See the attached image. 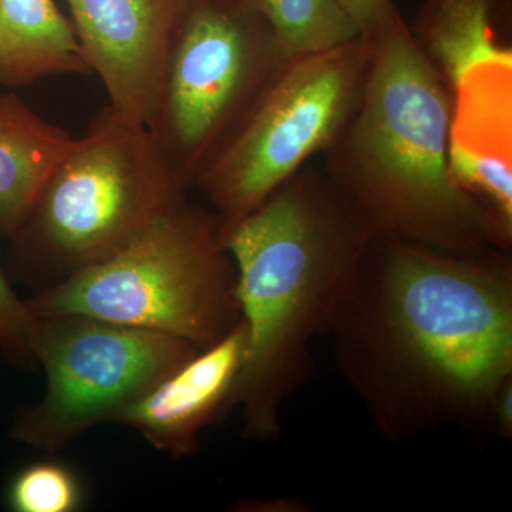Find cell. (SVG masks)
Wrapping results in <instances>:
<instances>
[{"instance_id": "6da1fadb", "label": "cell", "mask_w": 512, "mask_h": 512, "mask_svg": "<svg viewBox=\"0 0 512 512\" xmlns=\"http://www.w3.org/2000/svg\"><path fill=\"white\" fill-rule=\"evenodd\" d=\"M329 335L340 373L384 439L488 429L512 377L510 254L376 237Z\"/></svg>"}, {"instance_id": "7a4b0ae2", "label": "cell", "mask_w": 512, "mask_h": 512, "mask_svg": "<svg viewBox=\"0 0 512 512\" xmlns=\"http://www.w3.org/2000/svg\"><path fill=\"white\" fill-rule=\"evenodd\" d=\"M376 237L325 171L311 163L247 217L221 228L248 333L228 402V413H241L245 439L269 443L281 436L282 407L315 370L311 343L329 335Z\"/></svg>"}, {"instance_id": "3957f363", "label": "cell", "mask_w": 512, "mask_h": 512, "mask_svg": "<svg viewBox=\"0 0 512 512\" xmlns=\"http://www.w3.org/2000/svg\"><path fill=\"white\" fill-rule=\"evenodd\" d=\"M367 37L362 97L322 154V170L377 237L458 255L495 249L483 211L448 171L450 87L400 13Z\"/></svg>"}, {"instance_id": "277c9868", "label": "cell", "mask_w": 512, "mask_h": 512, "mask_svg": "<svg viewBox=\"0 0 512 512\" xmlns=\"http://www.w3.org/2000/svg\"><path fill=\"white\" fill-rule=\"evenodd\" d=\"M33 316H92L214 345L241 320L214 212L181 198L126 247L25 299Z\"/></svg>"}, {"instance_id": "5b68a950", "label": "cell", "mask_w": 512, "mask_h": 512, "mask_svg": "<svg viewBox=\"0 0 512 512\" xmlns=\"http://www.w3.org/2000/svg\"><path fill=\"white\" fill-rule=\"evenodd\" d=\"M156 134L116 117L80 138L12 237V284L37 292L116 254L184 197Z\"/></svg>"}, {"instance_id": "8992f818", "label": "cell", "mask_w": 512, "mask_h": 512, "mask_svg": "<svg viewBox=\"0 0 512 512\" xmlns=\"http://www.w3.org/2000/svg\"><path fill=\"white\" fill-rule=\"evenodd\" d=\"M370 57L372 40L360 35L335 49L286 60L195 178L221 228L247 217L328 150L359 104Z\"/></svg>"}, {"instance_id": "52a82bcc", "label": "cell", "mask_w": 512, "mask_h": 512, "mask_svg": "<svg viewBox=\"0 0 512 512\" xmlns=\"http://www.w3.org/2000/svg\"><path fill=\"white\" fill-rule=\"evenodd\" d=\"M286 60L252 0H187L156 124L165 128V158L185 188L194 185Z\"/></svg>"}, {"instance_id": "ba28073f", "label": "cell", "mask_w": 512, "mask_h": 512, "mask_svg": "<svg viewBox=\"0 0 512 512\" xmlns=\"http://www.w3.org/2000/svg\"><path fill=\"white\" fill-rule=\"evenodd\" d=\"M30 345L46 389L39 402L16 410L9 437L45 453L114 423L201 350L156 330L74 313L35 316Z\"/></svg>"}, {"instance_id": "9c48e42d", "label": "cell", "mask_w": 512, "mask_h": 512, "mask_svg": "<svg viewBox=\"0 0 512 512\" xmlns=\"http://www.w3.org/2000/svg\"><path fill=\"white\" fill-rule=\"evenodd\" d=\"M90 70L109 93L111 116L156 128L168 57L187 0H66Z\"/></svg>"}, {"instance_id": "30bf717a", "label": "cell", "mask_w": 512, "mask_h": 512, "mask_svg": "<svg viewBox=\"0 0 512 512\" xmlns=\"http://www.w3.org/2000/svg\"><path fill=\"white\" fill-rule=\"evenodd\" d=\"M448 171L487 222L493 248L512 247V63L471 67L453 92Z\"/></svg>"}, {"instance_id": "8fae6325", "label": "cell", "mask_w": 512, "mask_h": 512, "mask_svg": "<svg viewBox=\"0 0 512 512\" xmlns=\"http://www.w3.org/2000/svg\"><path fill=\"white\" fill-rule=\"evenodd\" d=\"M247 343V326L241 318L224 338L151 387L114 423L136 430L151 447L171 458L198 453L202 430L228 414Z\"/></svg>"}, {"instance_id": "7c38bea8", "label": "cell", "mask_w": 512, "mask_h": 512, "mask_svg": "<svg viewBox=\"0 0 512 512\" xmlns=\"http://www.w3.org/2000/svg\"><path fill=\"white\" fill-rule=\"evenodd\" d=\"M79 144L18 97L0 94V235L18 234L49 178Z\"/></svg>"}, {"instance_id": "4fadbf2b", "label": "cell", "mask_w": 512, "mask_h": 512, "mask_svg": "<svg viewBox=\"0 0 512 512\" xmlns=\"http://www.w3.org/2000/svg\"><path fill=\"white\" fill-rule=\"evenodd\" d=\"M511 0H423L410 32L437 72L456 89L476 64L512 63Z\"/></svg>"}, {"instance_id": "5bb4252c", "label": "cell", "mask_w": 512, "mask_h": 512, "mask_svg": "<svg viewBox=\"0 0 512 512\" xmlns=\"http://www.w3.org/2000/svg\"><path fill=\"white\" fill-rule=\"evenodd\" d=\"M87 72L76 32L55 0H0V84Z\"/></svg>"}, {"instance_id": "9a60e30c", "label": "cell", "mask_w": 512, "mask_h": 512, "mask_svg": "<svg viewBox=\"0 0 512 512\" xmlns=\"http://www.w3.org/2000/svg\"><path fill=\"white\" fill-rule=\"evenodd\" d=\"M284 55H315L360 36L339 0H252Z\"/></svg>"}, {"instance_id": "2e32d148", "label": "cell", "mask_w": 512, "mask_h": 512, "mask_svg": "<svg viewBox=\"0 0 512 512\" xmlns=\"http://www.w3.org/2000/svg\"><path fill=\"white\" fill-rule=\"evenodd\" d=\"M5 503L13 512H77L86 503V490L69 464L36 461L10 478Z\"/></svg>"}, {"instance_id": "e0dca14e", "label": "cell", "mask_w": 512, "mask_h": 512, "mask_svg": "<svg viewBox=\"0 0 512 512\" xmlns=\"http://www.w3.org/2000/svg\"><path fill=\"white\" fill-rule=\"evenodd\" d=\"M35 316L25 299L13 288L5 266L0 262V353L12 366L23 370L36 369L30 335Z\"/></svg>"}, {"instance_id": "ac0fdd59", "label": "cell", "mask_w": 512, "mask_h": 512, "mask_svg": "<svg viewBox=\"0 0 512 512\" xmlns=\"http://www.w3.org/2000/svg\"><path fill=\"white\" fill-rule=\"evenodd\" d=\"M360 35L370 36L383 28L396 13L394 0H339Z\"/></svg>"}, {"instance_id": "d6986e66", "label": "cell", "mask_w": 512, "mask_h": 512, "mask_svg": "<svg viewBox=\"0 0 512 512\" xmlns=\"http://www.w3.org/2000/svg\"><path fill=\"white\" fill-rule=\"evenodd\" d=\"M488 430L504 437H512V377L505 380L491 406Z\"/></svg>"}]
</instances>
